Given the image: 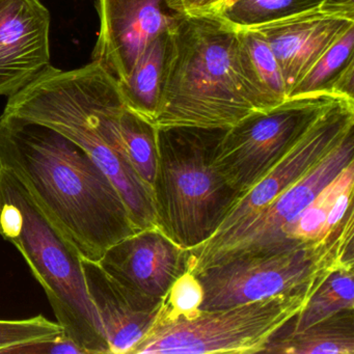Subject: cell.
Returning a JSON list of instances; mask_svg holds the SVG:
<instances>
[{
	"mask_svg": "<svg viewBox=\"0 0 354 354\" xmlns=\"http://www.w3.org/2000/svg\"><path fill=\"white\" fill-rule=\"evenodd\" d=\"M0 167L21 182L82 258L99 262L111 246L138 232L109 176L48 126L0 115Z\"/></svg>",
	"mask_w": 354,
	"mask_h": 354,
	"instance_id": "obj_1",
	"label": "cell"
},
{
	"mask_svg": "<svg viewBox=\"0 0 354 354\" xmlns=\"http://www.w3.org/2000/svg\"><path fill=\"white\" fill-rule=\"evenodd\" d=\"M117 78L97 61L70 71L50 67L9 97L3 113L57 130L109 176L138 231L157 227L154 192L126 156L119 133L125 109Z\"/></svg>",
	"mask_w": 354,
	"mask_h": 354,
	"instance_id": "obj_2",
	"label": "cell"
},
{
	"mask_svg": "<svg viewBox=\"0 0 354 354\" xmlns=\"http://www.w3.org/2000/svg\"><path fill=\"white\" fill-rule=\"evenodd\" d=\"M254 111L238 64V30L217 12L178 14L167 30L156 128L227 129Z\"/></svg>",
	"mask_w": 354,
	"mask_h": 354,
	"instance_id": "obj_3",
	"label": "cell"
},
{
	"mask_svg": "<svg viewBox=\"0 0 354 354\" xmlns=\"http://www.w3.org/2000/svg\"><path fill=\"white\" fill-rule=\"evenodd\" d=\"M0 236L24 257L57 322L86 354H109L86 289L82 256L49 221L21 182L0 167Z\"/></svg>",
	"mask_w": 354,
	"mask_h": 354,
	"instance_id": "obj_4",
	"label": "cell"
},
{
	"mask_svg": "<svg viewBox=\"0 0 354 354\" xmlns=\"http://www.w3.org/2000/svg\"><path fill=\"white\" fill-rule=\"evenodd\" d=\"M225 129L157 128L156 225L176 244L192 250L208 241L239 200L215 167Z\"/></svg>",
	"mask_w": 354,
	"mask_h": 354,
	"instance_id": "obj_5",
	"label": "cell"
},
{
	"mask_svg": "<svg viewBox=\"0 0 354 354\" xmlns=\"http://www.w3.org/2000/svg\"><path fill=\"white\" fill-rule=\"evenodd\" d=\"M353 223L351 217L322 243L236 257L196 273L204 291L201 312L294 293L320 283L337 267H354Z\"/></svg>",
	"mask_w": 354,
	"mask_h": 354,
	"instance_id": "obj_6",
	"label": "cell"
},
{
	"mask_svg": "<svg viewBox=\"0 0 354 354\" xmlns=\"http://www.w3.org/2000/svg\"><path fill=\"white\" fill-rule=\"evenodd\" d=\"M320 283L306 289L190 319L155 322L131 354L259 353L306 306Z\"/></svg>",
	"mask_w": 354,
	"mask_h": 354,
	"instance_id": "obj_7",
	"label": "cell"
},
{
	"mask_svg": "<svg viewBox=\"0 0 354 354\" xmlns=\"http://www.w3.org/2000/svg\"><path fill=\"white\" fill-rule=\"evenodd\" d=\"M342 97L330 94L289 98L277 106L252 111L225 129L215 154V167L245 194L260 181Z\"/></svg>",
	"mask_w": 354,
	"mask_h": 354,
	"instance_id": "obj_8",
	"label": "cell"
},
{
	"mask_svg": "<svg viewBox=\"0 0 354 354\" xmlns=\"http://www.w3.org/2000/svg\"><path fill=\"white\" fill-rule=\"evenodd\" d=\"M354 161V129L301 179L237 227L189 250L188 271L196 274L230 259L270 252L291 223L349 163Z\"/></svg>",
	"mask_w": 354,
	"mask_h": 354,
	"instance_id": "obj_9",
	"label": "cell"
},
{
	"mask_svg": "<svg viewBox=\"0 0 354 354\" xmlns=\"http://www.w3.org/2000/svg\"><path fill=\"white\" fill-rule=\"evenodd\" d=\"M352 129L354 101L339 98L260 181L240 196L210 239L227 233L270 204L318 165Z\"/></svg>",
	"mask_w": 354,
	"mask_h": 354,
	"instance_id": "obj_10",
	"label": "cell"
},
{
	"mask_svg": "<svg viewBox=\"0 0 354 354\" xmlns=\"http://www.w3.org/2000/svg\"><path fill=\"white\" fill-rule=\"evenodd\" d=\"M99 264L131 295L163 300L173 283L188 271L189 250L155 227L140 230L113 244Z\"/></svg>",
	"mask_w": 354,
	"mask_h": 354,
	"instance_id": "obj_11",
	"label": "cell"
},
{
	"mask_svg": "<svg viewBox=\"0 0 354 354\" xmlns=\"http://www.w3.org/2000/svg\"><path fill=\"white\" fill-rule=\"evenodd\" d=\"M100 30L93 61L102 64L122 82L142 51L175 24L177 13L165 0H98Z\"/></svg>",
	"mask_w": 354,
	"mask_h": 354,
	"instance_id": "obj_12",
	"label": "cell"
},
{
	"mask_svg": "<svg viewBox=\"0 0 354 354\" xmlns=\"http://www.w3.org/2000/svg\"><path fill=\"white\" fill-rule=\"evenodd\" d=\"M50 24L40 0H0V96L17 94L53 66Z\"/></svg>",
	"mask_w": 354,
	"mask_h": 354,
	"instance_id": "obj_13",
	"label": "cell"
},
{
	"mask_svg": "<svg viewBox=\"0 0 354 354\" xmlns=\"http://www.w3.org/2000/svg\"><path fill=\"white\" fill-rule=\"evenodd\" d=\"M353 26L354 20L316 9L248 28L262 35L274 53L289 98L308 70Z\"/></svg>",
	"mask_w": 354,
	"mask_h": 354,
	"instance_id": "obj_14",
	"label": "cell"
},
{
	"mask_svg": "<svg viewBox=\"0 0 354 354\" xmlns=\"http://www.w3.org/2000/svg\"><path fill=\"white\" fill-rule=\"evenodd\" d=\"M84 279L111 354H131L152 328L163 300L136 297L123 289L97 261L82 258Z\"/></svg>",
	"mask_w": 354,
	"mask_h": 354,
	"instance_id": "obj_15",
	"label": "cell"
},
{
	"mask_svg": "<svg viewBox=\"0 0 354 354\" xmlns=\"http://www.w3.org/2000/svg\"><path fill=\"white\" fill-rule=\"evenodd\" d=\"M354 161L279 233L269 254L322 243L353 217Z\"/></svg>",
	"mask_w": 354,
	"mask_h": 354,
	"instance_id": "obj_16",
	"label": "cell"
},
{
	"mask_svg": "<svg viewBox=\"0 0 354 354\" xmlns=\"http://www.w3.org/2000/svg\"><path fill=\"white\" fill-rule=\"evenodd\" d=\"M238 30V64L246 96L254 111L272 109L287 100L285 82L274 53L262 35Z\"/></svg>",
	"mask_w": 354,
	"mask_h": 354,
	"instance_id": "obj_17",
	"label": "cell"
},
{
	"mask_svg": "<svg viewBox=\"0 0 354 354\" xmlns=\"http://www.w3.org/2000/svg\"><path fill=\"white\" fill-rule=\"evenodd\" d=\"M263 353L354 354V310H344L294 333H275Z\"/></svg>",
	"mask_w": 354,
	"mask_h": 354,
	"instance_id": "obj_18",
	"label": "cell"
},
{
	"mask_svg": "<svg viewBox=\"0 0 354 354\" xmlns=\"http://www.w3.org/2000/svg\"><path fill=\"white\" fill-rule=\"evenodd\" d=\"M167 44V32L147 46L127 80L119 82L126 109L152 124L158 109Z\"/></svg>",
	"mask_w": 354,
	"mask_h": 354,
	"instance_id": "obj_19",
	"label": "cell"
},
{
	"mask_svg": "<svg viewBox=\"0 0 354 354\" xmlns=\"http://www.w3.org/2000/svg\"><path fill=\"white\" fill-rule=\"evenodd\" d=\"M344 310H354V267L333 269L321 281L304 308L277 333L301 330Z\"/></svg>",
	"mask_w": 354,
	"mask_h": 354,
	"instance_id": "obj_20",
	"label": "cell"
},
{
	"mask_svg": "<svg viewBox=\"0 0 354 354\" xmlns=\"http://www.w3.org/2000/svg\"><path fill=\"white\" fill-rule=\"evenodd\" d=\"M119 133L128 160L153 190L158 165L157 128L125 107L120 115Z\"/></svg>",
	"mask_w": 354,
	"mask_h": 354,
	"instance_id": "obj_21",
	"label": "cell"
},
{
	"mask_svg": "<svg viewBox=\"0 0 354 354\" xmlns=\"http://www.w3.org/2000/svg\"><path fill=\"white\" fill-rule=\"evenodd\" d=\"M323 0H236L217 13L236 28H248L319 9Z\"/></svg>",
	"mask_w": 354,
	"mask_h": 354,
	"instance_id": "obj_22",
	"label": "cell"
},
{
	"mask_svg": "<svg viewBox=\"0 0 354 354\" xmlns=\"http://www.w3.org/2000/svg\"><path fill=\"white\" fill-rule=\"evenodd\" d=\"M353 47L354 26L315 63L292 91L289 98L329 94L333 82L350 64L354 63Z\"/></svg>",
	"mask_w": 354,
	"mask_h": 354,
	"instance_id": "obj_23",
	"label": "cell"
},
{
	"mask_svg": "<svg viewBox=\"0 0 354 354\" xmlns=\"http://www.w3.org/2000/svg\"><path fill=\"white\" fill-rule=\"evenodd\" d=\"M204 291L198 277L186 271L171 286L155 322L190 319L200 314Z\"/></svg>",
	"mask_w": 354,
	"mask_h": 354,
	"instance_id": "obj_24",
	"label": "cell"
},
{
	"mask_svg": "<svg viewBox=\"0 0 354 354\" xmlns=\"http://www.w3.org/2000/svg\"><path fill=\"white\" fill-rule=\"evenodd\" d=\"M64 333L57 321L43 315L21 320H0V354H9L13 348Z\"/></svg>",
	"mask_w": 354,
	"mask_h": 354,
	"instance_id": "obj_25",
	"label": "cell"
},
{
	"mask_svg": "<svg viewBox=\"0 0 354 354\" xmlns=\"http://www.w3.org/2000/svg\"><path fill=\"white\" fill-rule=\"evenodd\" d=\"M9 354H86V352L71 337L62 333L49 339L18 346Z\"/></svg>",
	"mask_w": 354,
	"mask_h": 354,
	"instance_id": "obj_26",
	"label": "cell"
},
{
	"mask_svg": "<svg viewBox=\"0 0 354 354\" xmlns=\"http://www.w3.org/2000/svg\"><path fill=\"white\" fill-rule=\"evenodd\" d=\"M165 5L174 13L183 15L218 12L227 0H165Z\"/></svg>",
	"mask_w": 354,
	"mask_h": 354,
	"instance_id": "obj_27",
	"label": "cell"
},
{
	"mask_svg": "<svg viewBox=\"0 0 354 354\" xmlns=\"http://www.w3.org/2000/svg\"><path fill=\"white\" fill-rule=\"evenodd\" d=\"M329 94L354 101V63L342 72L331 86Z\"/></svg>",
	"mask_w": 354,
	"mask_h": 354,
	"instance_id": "obj_28",
	"label": "cell"
},
{
	"mask_svg": "<svg viewBox=\"0 0 354 354\" xmlns=\"http://www.w3.org/2000/svg\"><path fill=\"white\" fill-rule=\"evenodd\" d=\"M319 10L329 15L354 20V0H323Z\"/></svg>",
	"mask_w": 354,
	"mask_h": 354,
	"instance_id": "obj_29",
	"label": "cell"
},
{
	"mask_svg": "<svg viewBox=\"0 0 354 354\" xmlns=\"http://www.w3.org/2000/svg\"><path fill=\"white\" fill-rule=\"evenodd\" d=\"M234 1H236V0H227V1H225V5H223V8H225V7H227V6L231 5V3H233ZM223 8H221V9H223Z\"/></svg>",
	"mask_w": 354,
	"mask_h": 354,
	"instance_id": "obj_30",
	"label": "cell"
}]
</instances>
